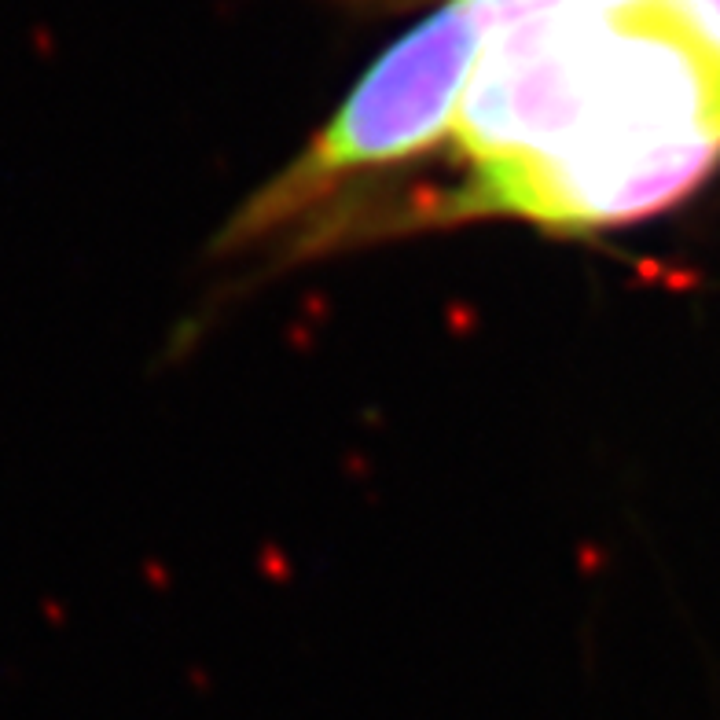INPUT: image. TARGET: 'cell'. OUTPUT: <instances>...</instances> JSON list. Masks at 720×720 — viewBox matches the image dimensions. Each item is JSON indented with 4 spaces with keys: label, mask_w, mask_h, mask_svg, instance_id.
I'll use <instances>...</instances> for the list:
<instances>
[{
    "label": "cell",
    "mask_w": 720,
    "mask_h": 720,
    "mask_svg": "<svg viewBox=\"0 0 720 720\" xmlns=\"http://www.w3.org/2000/svg\"><path fill=\"white\" fill-rule=\"evenodd\" d=\"M529 107V158L463 188L467 214L596 232L680 203L720 162V74L658 0L537 15Z\"/></svg>",
    "instance_id": "obj_1"
},
{
    "label": "cell",
    "mask_w": 720,
    "mask_h": 720,
    "mask_svg": "<svg viewBox=\"0 0 720 720\" xmlns=\"http://www.w3.org/2000/svg\"><path fill=\"white\" fill-rule=\"evenodd\" d=\"M489 26L493 12L485 0H452L412 26L375 59L309 151L250 199L228 228L232 239L265 236L324 199L338 177L416 158L449 136Z\"/></svg>",
    "instance_id": "obj_2"
},
{
    "label": "cell",
    "mask_w": 720,
    "mask_h": 720,
    "mask_svg": "<svg viewBox=\"0 0 720 720\" xmlns=\"http://www.w3.org/2000/svg\"><path fill=\"white\" fill-rule=\"evenodd\" d=\"M720 74V0H658Z\"/></svg>",
    "instance_id": "obj_3"
},
{
    "label": "cell",
    "mask_w": 720,
    "mask_h": 720,
    "mask_svg": "<svg viewBox=\"0 0 720 720\" xmlns=\"http://www.w3.org/2000/svg\"><path fill=\"white\" fill-rule=\"evenodd\" d=\"M493 19H511V15L533 12H629L647 0H485Z\"/></svg>",
    "instance_id": "obj_4"
}]
</instances>
